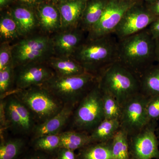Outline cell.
<instances>
[{
  "label": "cell",
  "mask_w": 159,
  "mask_h": 159,
  "mask_svg": "<svg viewBox=\"0 0 159 159\" xmlns=\"http://www.w3.org/2000/svg\"><path fill=\"white\" fill-rule=\"evenodd\" d=\"M119 39L114 33L95 39H87L72 57L87 73L98 77L102 71L118 61Z\"/></svg>",
  "instance_id": "obj_1"
},
{
  "label": "cell",
  "mask_w": 159,
  "mask_h": 159,
  "mask_svg": "<svg viewBox=\"0 0 159 159\" xmlns=\"http://www.w3.org/2000/svg\"><path fill=\"white\" fill-rule=\"evenodd\" d=\"M118 61L139 77L156 62V40L148 28L119 39Z\"/></svg>",
  "instance_id": "obj_2"
},
{
  "label": "cell",
  "mask_w": 159,
  "mask_h": 159,
  "mask_svg": "<svg viewBox=\"0 0 159 159\" xmlns=\"http://www.w3.org/2000/svg\"><path fill=\"white\" fill-rule=\"evenodd\" d=\"M98 83L101 91L112 96L121 106L141 93L139 76L119 61L102 71Z\"/></svg>",
  "instance_id": "obj_3"
},
{
  "label": "cell",
  "mask_w": 159,
  "mask_h": 159,
  "mask_svg": "<svg viewBox=\"0 0 159 159\" xmlns=\"http://www.w3.org/2000/svg\"><path fill=\"white\" fill-rule=\"evenodd\" d=\"M98 81L90 73L73 76L55 75L42 85L65 104L77 106Z\"/></svg>",
  "instance_id": "obj_4"
},
{
  "label": "cell",
  "mask_w": 159,
  "mask_h": 159,
  "mask_svg": "<svg viewBox=\"0 0 159 159\" xmlns=\"http://www.w3.org/2000/svg\"><path fill=\"white\" fill-rule=\"evenodd\" d=\"M16 97L28 107L40 123L59 112L64 104L42 86L14 91Z\"/></svg>",
  "instance_id": "obj_5"
},
{
  "label": "cell",
  "mask_w": 159,
  "mask_h": 159,
  "mask_svg": "<svg viewBox=\"0 0 159 159\" xmlns=\"http://www.w3.org/2000/svg\"><path fill=\"white\" fill-rule=\"evenodd\" d=\"M54 56L52 37L48 34L29 35L12 45L14 68L30 63L47 61Z\"/></svg>",
  "instance_id": "obj_6"
},
{
  "label": "cell",
  "mask_w": 159,
  "mask_h": 159,
  "mask_svg": "<svg viewBox=\"0 0 159 159\" xmlns=\"http://www.w3.org/2000/svg\"><path fill=\"white\" fill-rule=\"evenodd\" d=\"M77 106L73 115V126L76 130L89 134L104 119L102 92L98 81Z\"/></svg>",
  "instance_id": "obj_7"
},
{
  "label": "cell",
  "mask_w": 159,
  "mask_h": 159,
  "mask_svg": "<svg viewBox=\"0 0 159 159\" xmlns=\"http://www.w3.org/2000/svg\"><path fill=\"white\" fill-rule=\"evenodd\" d=\"M158 125L157 121L148 122L138 133L128 136L130 159H159Z\"/></svg>",
  "instance_id": "obj_8"
},
{
  "label": "cell",
  "mask_w": 159,
  "mask_h": 159,
  "mask_svg": "<svg viewBox=\"0 0 159 159\" xmlns=\"http://www.w3.org/2000/svg\"><path fill=\"white\" fill-rule=\"evenodd\" d=\"M148 97L137 94L121 106L120 128L128 136L137 133L148 123L146 112Z\"/></svg>",
  "instance_id": "obj_9"
},
{
  "label": "cell",
  "mask_w": 159,
  "mask_h": 159,
  "mask_svg": "<svg viewBox=\"0 0 159 159\" xmlns=\"http://www.w3.org/2000/svg\"><path fill=\"white\" fill-rule=\"evenodd\" d=\"M137 2V0H108L101 18L88 33L87 38L114 33L126 11Z\"/></svg>",
  "instance_id": "obj_10"
},
{
  "label": "cell",
  "mask_w": 159,
  "mask_h": 159,
  "mask_svg": "<svg viewBox=\"0 0 159 159\" xmlns=\"http://www.w3.org/2000/svg\"><path fill=\"white\" fill-rule=\"evenodd\" d=\"M158 18L148 7L143 8L136 3L126 11L114 33L119 39L130 36L147 29Z\"/></svg>",
  "instance_id": "obj_11"
},
{
  "label": "cell",
  "mask_w": 159,
  "mask_h": 159,
  "mask_svg": "<svg viewBox=\"0 0 159 159\" xmlns=\"http://www.w3.org/2000/svg\"><path fill=\"white\" fill-rule=\"evenodd\" d=\"M15 90L43 85L55 75L47 61L30 63L15 68Z\"/></svg>",
  "instance_id": "obj_12"
},
{
  "label": "cell",
  "mask_w": 159,
  "mask_h": 159,
  "mask_svg": "<svg viewBox=\"0 0 159 159\" xmlns=\"http://www.w3.org/2000/svg\"><path fill=\"white\" fill-rule=\"evenodd\" d=\"M6 122L11 127L23 133L33 130L34 117L28 107L15 94L1 103Z\"/></svg>",
  "instance_id": "obj_13"
},
{
  "label": "cell",
  "mask_w": 159,
  "mask_h": 159,
  "mask_svg": "<svg viewBox=\"0 0 159 159\" xmlns=\"http://www.w3.org/2000/svg\"><path fill=\"white\" fill-rule=\"evenodd\" d=\"M59 31L52 37L54 56L72 57L86 39V32L79 27Z\"/></svg>",
  "instance_id": "obj_14"
},
{
  "label": "cell",
  "mask_w": 159,
  "mask_h": 159,
  "mask_svg": "<svg viewBox=\"0 0 159 159\" xmlns=\"http://www.w3.org/2000/svg\"><path fill=\"white\" fill-rule=\"evenodd\" d=\"M72 104H65L59 112L52 118L34 126L33 129L34 139L47 135L58 134L73 115L75 107Z\"/></svg>",
  "instance_id": "obj_15"
},
{
  "label": "cell",
  "mask_w": 159,
  "mask_h": 159,
  "mask_svg": "<svg viewBox=\"0 0 159 159\" xmlns=\"http://www.w3.org/2000/svg\"><path fill=\"white\" fill-rule=\"evenodd\" d=\"M86 3L87 0H70L61 5V30L79 27Z\"/></svg>",
  "instance_id": "obj_16"
},
{
  "label": "cell",
  "mask_w": 159,
  "mask_h": 159,
  "mask_svg": "<svg viewBox=\"0 0 159 159\" xmlns=\"http://www.w3.org/2000/svg\"><path fill=\"white\" fill-rule=\"evenodd\" d=\"M48 63L56 75L73 76L87 73L82 66L72 57L52 56Z\"/></svg>",
  "instance_id": "obj_17"
},
{
  "label": "cell",
  "mask_w": 159,
  "mask_h": 159,
  "mask_svg": "<svg viewBox=\"0 0 159 159\" xmlns=\"http://www.w3.org/2000/svg\"><path fill=\"white\" fill-rule=\"evenodd\" d=\"M108 1L91 0L87 2L79 27L87 34L101 18Z\"/></svg>",
  "instance_id": "obj_18"
},
{
  "label": "cell",
  "mask_w": 159,
  "mask_h": 159,
  "mask_svg": "<svg viewBox=\"0 0 159 159\" xmlns=\"http://www.w3.org/2000/svg\"><path fill=\"white\" fill-rule=\"evenodd\" d=\"M39 25L44 33L58 32L61 29V19L60 12L54 6L46 5L39 10Z\"/></svg>",
  "instance_id": "obj_19"
},
{
  "label": "cell",
  "mask_w": 159,
  "mask_h": 159,
  "mask_svg": "<svg viewBox=\"0 0 159 159\" xmlns=\"http://www.w3.org/2000/svg\"><path fill=\"white\" fill-rule=\"evenodd\" d=\"M139 78L141 93L147 97L159 96V62L146 69Z\"/></svg>",
  "instance_id": "obj_20"
},
{
  "label": "cell",
  "mask_w": 159,
  "mask_h": 159,
  "mask_svg": "<svg viewBox=\"0 0 159 159\" xmlns=\"http://www.w3.org/2000/svg\"><path fill=\"white\" fill-rule=\"evenodd\" d=\"M12 17L17 23L21 35L25 37L31 34L39 25L34 13L25 7H18L11 11Z\"/></svg>",
  "instance_id": "obj_21"
},
{
  "label": "cell",
  "mask_w": 159,
  "mask_h": 159,
  "mask_svg": "<svg viewBox=\"0 0 159 159\" xmlns=\"http://www.w3.org/2000/svg\"><path fill=\"white\" fill-rule=\"evenodd\" d=\"M112 140V139H111ZM111 140L107 142H94L80 149L77 159H113Z\"/></svg>",
  "instance_id": "obj_22"
},
{
  "label": "cell",
  "mask_w": 159,
  "mask_h": 159,
  "mask_svg": "<svg viewBox=\"0 0 159 159\" xmlns=\"http://www.w3.org/2000/svg\"><path fill=\"white\" fill-rule=\"evenodd\" d=\"M61 147L71 150H80L92 143L89 134L75 130L60 134ZM60 147V148H61Z\"/></svg>",
  "instance_id": "obj_23"
},
{
  "label": "cell",
  "mask_w": 159,
  "mask_h": 159,
  "mask_svg": "<svg viewBox=\"0 0 159 159\" xmlns=\"http://www.w3.org/2000/svg\"><path fill=\"white\" fill-rule=\"evenodd\" d=\"M119 129V120L104 119L89 134L92 143L111 140Z\"/></svg>",
  "instance_id": "obj_24"
},
{
  "label": "cell",
  "mask_w": 159,
  "mask_h": 159,
  "mask_svg": "<svg viewBox=\"0 0 159 159\" xmlns=\"http://www.w3.org/2000/svg\"><path fill=\"white\" fill-rule=\"evenodd\" d=\"M26 143L23 139L2 140L0 145V159H20L25 153Z\"/></svg>",
  "instance_id": "obj_25"
},
{
  "label": "cell",
  "mask_w": 159,
  "mask_h": 159,
  "mask_svg": "<svg viewBox=\"0 0 159 159\" xmlns=\"http://www.w3.org/2000/svg\"><path fill=\"white\" fill-rule=\"evenodd\" d=\"M111 151L113 159H130L128 135L120 128L112 139Z\"/></svg>",
  "instance_id": "obj_26"
},
{
  "label": "cell",
  "mask_w": 159,
  "mask_h": 159,
  "mask_svg": "<svg viewBox=\"0 0 159 159\" xmlns=\"http://www.w3.org/2000/svg\"><path fill=\"white\" fill-rule=\"evenodd\" d=\"M20 36L17 23L11 15L2 16L0 20V37L2 43L9 42Z\"/></svg>",
  "instance_id": "obj_27"
},
{
  "label": "cell",
  "mask_w": 159,
  "mask_h": 159,
  "mask_svg": "<svg viewBox=\"0 0 159 159\" xmlns=\"http://www.w3.org/2000/svg\"><path fill=\"white\" fill-rule=\"evenodd\" d=\"M61 147L60 137L58 134L47 135L34 139L32 148L35 150L53 155Z\"/></svg>",
  "instance_id": "obj_28"
},
{
  "label": "cell",
  "mask_w": 159,
  "mask_h": 159,
  "mask_svg": "<svg viewBox=\"0 0 159 159\" xmlns=\"http://www.w3.org/2000/svg\"><path fill=\"white\" fill-rule=\"evenodd\" d=\"M102 92L104 119L119 120L121 115V105L112 96Z\"/></svg>",
  "instance_id": "obj_29"
},
{
  "label": "cell",
  "mask_w": 159,
  "mask_h": 159,
  "mask_svg": "<svg viewBox=\"0 0 159 159\" xmlns=\"http://www.w3.org/2000/svg\"><path fill=\"white\" fill-rule=\"evenodd\" d=\"M14 69L12 63L0 70V95L1 99L9 96L14 83Z\"/></svg>",
  "instance_id": "obj_30"
},
{
  "label": "cell",
  "mask_w": 159,
  "mask_h": 159,
  "mask_svg": "<svg viewBox=\"0 0 159 159\" xmlns=\"http://www.w3.org/2000/svg\"><path fill=\"white\" fill-rule=\"evenodd\" d=\"M148 122L159 120V96L148 97L146 106Z\"/></svg>",
  "instance_id": "obj_31"
},
{
  "label": "cell",
  "mask_w": 159,
  "mask_h": 159,
  "mask_svg": "<svg viewBox=\"0 0 159 159\" xmlns=\"http://www.w3.org/2000/svg\"><path fill=\"white\" fill-rule=\"evenodd\" d=\"M12 45L9 42L1 43L0 47V70L12 63Z\"/></svg>",
  "instance_id": "obj_32"
},
{
  "label": "cell",
  "mask_w": 159,
  "mask_h": 159,
  "mask_svg": "<svg viewBox=\"0 0 159 159\" xmlns=\"http://www.w3.org/2000/svg\"><path fill=\"white\" fill-rule=\"evenodd\" d=\"M20 159H54L53 155L34 150L24 154Z\"/></svg>",
  "instance_id": "obj_33"
},
{
  "label": "cell",
  "mask_w": 159,
  "mask_h": 159,
  "mask_svg": "<svg viewBox=\"0 0 159 159\" xmlns=\"http://www.w3.org/2000/svg\"><path fill=\"white\" fill-rule=\"evenodd\" d=\"M54 159H77L74 151L64 148H60L53 154Z\"/></svg>",
  "instance_id": "obj_34"
},
{
  "label": "cell",
  "mask_w": 159,
  "mask_h": 159,
  "mask_svg": "<svg viewBox=\"0 0 159 159\" xmlns=\"http://www.w3.org/2000/svg\"><path fill=\"white\" fill-rule=\"evenodd\" d=\"M148 28L154 39H159V17L151 24Z\"/></svg>",
  "instance_id": "obj_35"
},
{
  "label": "cell",
  "mask_w": 159,
  "mask_h": 159,
  "mask_svg": "<svg viewBox=\"0 0 159 159\" xmlns=\"http://www.w3.org/2000/svg\"><path fill=\"white\" fill-rule=\"evenodd\" d=\"M148 8L153 14L159 17V0L149 4Z\"/></svg>",
  "instance_id": "obj_36"
},
{
  "label": "cell",
  "mask_w": 159,
  "mask_h": 159,
  "mask_svg": "<svg viewBox=\"0 0 159 159\" xmlns=\"http://www.w3.org/2000/svg\"><path fill=\"white\" fill-rule=\"evenodd\" d=\"M155 40L157 61L159 62V39H156Z\"/></svg>",
  "instance_id": "obj_37"
},
{
  "label": "cell",
  "mask_w": 159,
  "mask_h": 159,
  "mask_svg": "<svg viewBox=\"0 0 159 159\" xmlns=\"http://www.w3.org/2000/svg\"><path fill=\"white\" fill-rule=\"evenodd\" d=\"M23 3H27V4H33L36 2L38 0H20Z\"/></svg>",
  "instance_id": "obj_38"
},
{
  "label": "cell",
  "mask_w": 159,
  "mask_h": 159,
  "mask_svg": "<svg viewBox=\"0 0 159 159\" xmlns=\"http://www.w3.org/2000/svg\"><path fill=\"white\" fill-rule=\"evenodd\" d=\"M7 1L8 0H0V5L1 6H2L6 5L7 2Z\"/></svg>",
  "instance_id": "obj_39"
},
{
  "label": "cell",
  "mask_w": 159,
  "mask_h": 159,
  "mask_svg": "<svg viewBox=\"0 0 159 159\" xmlns=\"http://www.w3.org/2000/svg\"><path fill=\"white\" fill-rule=\"evenodd\" d=\"M141 1H143V2H146L148 3V4H150V3H152L154 2L155 1H156V0H141Z\"/></svg>",
  "instance_id": "obj_40"
},
{
  "label": "cell",
  "mask_w": 159,
  "mask_h": 159,
  "mask_svg": "<svg viewBox=\"0 0 159 159\" xmlns=\"http://www.w3.org/2000/svg\"><path fill=\"white\" fill-rule=\"evenodd\" d=\"M156 133L158 138H159V124H158L157 127Z\"/></svg>",
  "instance_id": "obj_41"
},
{
  "label": "cell",
  "mask_w": 159,
  "mask_h": 159,
  "mask_svg": "<svg viewBox=\"0 0 159 159\" xmlns=\"http://www.w3.org/2000/svg\"><path fill=\"white\" fill-rule=\"evenodd\" d=\"M54 1H56V2H58V1H59V0H54Z\"/></svg>",
  "instance_id": "obj_42"
},
{
  "label": "cell",
  "mask_w": 159,
  "mask_h": 159,
  "mask_svg": "<svg viewBox=\"0 0 159 159\" xmlns=\"http://www.w3.org/2000/svg\"></svg>",
  "instance_id": "obj_43"
},
{
  "label": "cell",
  "mask_w": 159,
  "mask_h": 159,
  "mask_svg": "<svg viewBox=\"0 0 159 159\" xmlns=\"http://www.w3.org/2000/svg\"><path fill=\"white\" fill-rule=\"evenodd\" d=\"M159 140V138H158Z\"/></svg>",
  "instance_id": "obj_44"
}]
</instances>
